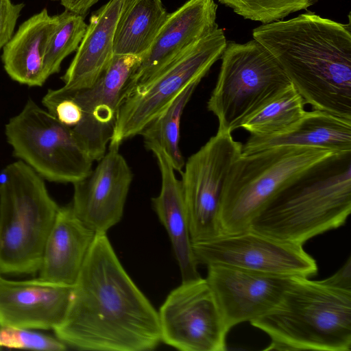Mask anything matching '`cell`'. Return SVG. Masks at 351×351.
Wrapping results in <instances>:
<instances>
[{"mask_svg": "<svg viewBox=\"0 0 351 351\" xmlns=\"http://www.w3.org/2000/svg\"><path fill=\"white\" fill-rule=\"evenodd\" d=\"M243 144L217 130L192 154L182 171V185L193 243L221 235L219 212L222 191Z\"/></svg>", "mask_w": 351, "mask_h": 351, "instance_id": "cell-10", "label": "cell"}, {"mask_svg": "<svg viewBox=\"0 0 351 351\" xmlns=\"http://www.w3.org/2000/svg\"><path fill=\"white\" fill-rule=\"evenodd\" d=\"M73 348L146 351L161 342L158 311L125 271L106 233L96 234L53 330Z\"/></svg>", "mask_w": 351, "mask_h": 351, "instance_id": "cell-1", "label": "cell"}, {"mask_svg": "<svg viewBox=\"0 0 351 351\" xmlns=\"http://www.w3.org/2000/svg\"><path fill=\"white\" fill-rule=\"evenodd\" d=\"M23 3L14 4L11 0H0V50L13 36Z\"/></svg>", "mask_w": 351, "mask_h": 351, "instance_id": "cell-30", "label": "cell"}, {"mask_svg": "<svg viewBox=\"0 0 351 351\" xmlns=\"http://www.w3.org/2000/svg\"><path fill=\"white\" fill-rule=\"evenodd\" d=\"M52 1H59V0H52Z\"/></svg>", "mask_w": 351, "mask_h": 351, "instance_id": "cell-33", "label": "cell"}, {"mask_svg": "<svg viewBox=\"0 0 351 351\" xmlns=\"http://www.w3.org/2000/svg\"><path fill=\"white\" fill-rule=\"evenodd\" d=\"M57 21V15L50 16L44 8L19 25L1 55L3 68L12 80L30 87L45 83L44 57Z\"/></svg>", "mask_w": 351, "mask_h": 351, "instance_id": "cell-22", "label": "cell"}, {"mask_svg": "<svg viewBox=\"0 0 351 351\" xmlns=\"http://www.w3.org/2000/svg\"><path fill=\"white\" fill-rule=\"evenodd\" d=\"M5 134L15 156L48 181L73 184L92 169L94 160L72 128L32 99L9 119Z\"/></svg>", "mask_w": 351, "mask_h": 351, "instance_id": "cell-8", "label": "cell"}, {"mask_svg": "<svg viewBox=\"0 0 351 351\" xmlns=\"http://www.w3.org/2000/svg\"><path fill=\"white\" fill-rule=\"evenodd\" d=\"M198 264L310 278L317 273L315 260L303 245L284 242L251 229L193 243Z\"/></svg>", "mask_w": 351, "mask_h": 351, "instance_id": "cell-13", "label": "cell"}, {"mask_svg": "<svg viewBox=\"0 0 351 351\" xmlns=\"http://www.w3.org/2000/svg\"><path fill=\"white\" fill-rule=\"evenodd\" d=\"M221 58L207 108L217 118V130L232 133L291 83L274 56L255 39L227 42Z\"/></svg>", "mask_w": 351, "mask_h": 351, "instance_id": "cell-7", "label": "cell"}, {"mask_svg": "<svg viewBox=\"0 0 351 351\" xmlns=\"http://www.w3.org/2000/svg\"><path fill=\"white\" fill-rule=\"evenodd\" d=\"M158 313L165 343L182 351L227 350L229 331L206 278L182 282Z\"/></svg>", "mask_w": 351, "mask_h": 351, "instance_id": "cell-11", "label": "cell"}, {"mask_svg": "<svg viewBox=\"0 0 351 351\" xmlns=\"http://www.w3.org/2000/svg\"><path fill=\"white\" fill-rule=\"evenodd\" d=\"M2 347L42 351L66 349V345L58 338L30 329L0 326V348Z\"/></svg>", "mask_w": 351, "mask_h": 351, "instance_id": "cell-28", "label": "cell"}, {"mask_svg": "<svg viewBox=\"0 0 351 351\" xmlns=\"http://www.w3.org/2000/svg\"><path fill=\"white\" fill-rule=\"evenodd\" d=\"M145 147L154 154L161 176L160 193L152 199L153 208L171 240L182 282L197 279L201 276L193 248L181 180L176 178L171 161L161 147L156 143Z\"/></svg>", "mask_w": 351, "mask_h": 351, "instance_id": "cell-18", "label": "cell"}, {"mask_svg": "<svg viewBox=\"0 0 351 351\" xmlns=\"http://www.w3.org/2000/svg\"><path fill=\"white\" fill-rule=\"evenodd\" d=\"M245 19L263 24L280 21L288 15L306 10L319 0H218Z\"/></svg>", "mask_w": 351, "mask_h": 351, "instance_id": "cell-27", "label": "cell"}, {"mask_svg": "<svg viewBox=\"0 0 351 351\" xmlns=\"http://www.w3.org/2000/svg\"><path fill=\"white\" fill-rule=\"evenodd\" d=\"M265 332L264 350H351V291L295 276L278 304L250 322Z\"/></svg>", "mask_w": 351, "mask_h": 351, "instance_id": "cell-4", "label": "cell"}, {"mask_svg": "<svg viewBox=\"0 0 351 351\" xmlns=\"http://www.w3.org/2000/svg\"><path fill=\"white\" fill-rule=\"evenodd\" d=\"M217 10V5L213 0H188L169 13L133 76L128 94L152 78L190 46L218 29Z\"/></svg>", "mask_w": 351, "mask_h": 351, "instance_id": "cell-17", "label": "cell"}, {"mask_svg": "<svg viewBox=\"0 0 351 351\" xmlns=\"http://www.w3.org/2000/svg\"><path fill=\"white\" fill-rule=\"evenodd\" d=\"M226 44L223 31L218 28L136 86L121 102L108 145L119 147L124 140L140 134L182 90L201 81L221 58Z\"/></svg>", "mask_w": 351, "mask_h": 351, "instance_id": "cell-9", "label": "cell"}, {"mask_svg": "<svg viewBox=\"0 0 351 351\" xmlns=\"http://www.w3.org/2000/svg\"><path fill=\"white\" fill-rule=\"evenodd\" d=\"M328 285L351 291V258L348 257L343 265L333 275L324 280Z\"/></svg>", "mask_w": 351, "mask_h": 351, "instance_id": "cell-31", "label": "cell"}, {"mask_svg": "<svg viewBox=\"0 0 351 351\" xmlns=\"http://www.w3.org/2000/svg\"><path fill=\"white\" fill-rule=\"evenodd\" d=\"M318 147L337 154L351 152V119L313 109L282 132L269 136H250L242 145L248 154L275 147Z\"/></svg>", "mask_w": 351, "mask_h": 351, "instance_id": "cell-21", "label": "cell"}, {"mask_svg": "<svg viewBox=\"0 0 351 351\" xmlns=\"http://www.w3.org/2000/svg\"><path fill=\"white\" fill-rule=\"evenodd\" d=\"M351 213V152L337 154L294 181L253 219L254 231L303 245L343 225Z\"/></svg>", "mask_w": 351, "mask_h": 351, "instance_id": "cell-3", "label": "cell"}, {"mask_svg": "<svg viewBox=\"0 0 351 351\" xmlns=\"http://www.w3.org/2000/svg\"><path fill=\"white\" fill-rule=\"evenodd\" d=\"M313 109L351 119V25L312 12L252 31Z\"/></svg>", "mask_w": 351, "mask_h": 351, "instance_id": "cell-2", "label": "cell"}, {"mask_svg": "<svg viewBox=\"0 0 351 351\" xmlns=\"http://www.w3.org/2000/svg\"><path fill=\"white\" fill-rule=\"evenodd\" d=\"M72 289L40 278L13 280L0 274V326L53 330L65 317Z\"/></svg>", "mask_w": 351, "mask_h": 351, "instance_id": "cell-16", "label": "cell"}, {"mask_svg": "<svg viewBox=\"0 0 351 351\" xmlns=\"http://www.w3.org/2000/svg\"><path fill=\"white\" fill-rule=\"evenodd\" d=\"M128 1L109 0L92 13L75 55L61 77L64 88H88L107 66L114 54L116 25Z\"/></svg>", "mask_w": 351, "mask_h": 351, "instance_id": "cell-20", "label": "cell"}, {"mask_svg": "<svg viewBox=\"0 0 351 351\" xmlns=\"http://www.w3.org/2000/svg\"><path fill=\"white\" fill-rule=\"evenodd\" d=\"M198 84L186 86L140 133L145 146L156 143L163 149L176 171L182 172L185 164L179 146L180 119Z\"/></svg>", "mask_w": 351, "mask_h": 351, "instance_id": "cell-25", "label": "cell"}, {"mask_svg": "<svg viewBox=\"0 0 351 351\" xmlns=\"http://www.w3.org/2000/svg\"><path fill=\"white\" fill-rule=\"evenodd\" d=\"M60 4L69 11L85 16L99 0H59Z\"/></svg>", "mask_w": 351, "mask_h": 351, "instance_id": "cell-32", "label": "cell"}, {"mask_svg": "<svg viewBox=\"0 0 351 351\" xmlns=\"http://www.w3.org/2000/svg\"><path fill=\"white\" fill-rule=\"evenodd\" d=\"M58 21L44 57L46 77L60 71L64 59L77 49L87 28L84 16L64 10L57 14Z\"/></svg>", "mask_w": 351, "mask_h": 351, "instance_id": "cell-26", "label": "cell"}, {"mask_svg": "<svg viewBox=\"0 0 351 351\" xmlns=\"http://www.w3.org/2000/svg\"><path fill=\"white\" fill-rule=\"evenodd\" d=\"M119 149L108 145L97 167L73 184L71 208L96 234H106L120 221L132 181V171Z\"/></svg>", "mask_w": 351, "mask_h": 351, "instance_id": "cell-15", "label": "cell"}, {"mask_svg": "<svg viewBox=\"0 0 351 351\" xmlns=\"http://www.w3.org/2000/svg\"><path fill=\"white\" fill-rule=\"evenodd\" d=\"M44 179L21 160L4 169L0 182V274L38 272L58 211Z\"/></svg>", "mask_w": 351, "mask_h": 351, "instance_id": "cell-6", "label": "cell"}, {"mask_svg": "<svg viewBox=\"0 0 351 351\" xmlns=\"http://www.w3.org/2000/svg\"><path fill=\"white\" fill-rule=\"evenodd\" d=\"M168 14L162 0H128L116 25L113 53L144 57Z\"/></svg>", "mask_w": 351, "mask_h": 351, "instance_id": "cell-23", "label": "cell"}, {"mask_svg": "<svg viewBox=\"0 0 351 351\" xmlns=\"http://www.w3.org/2000/svg\"><path fill=\"white\" fill-rule=\"evenodd\" d=\"M207 269L206 280L228 331L272 310L297 276L222 265H208Z\"/></svg>", "mask_w": 351, "mask_h": 351, "instance_id": "cell-14", "label": "cell"}, {"mask_svg": "<svg viewBox=\"0 0 351 351\" xmlns=\"http://www.w3.org/2000/svg\"><path fill=\"white\" fill-rule=\"evenodd\" d=\"M95 234L74 215L71 206L60 208L44 247L38 278L73 286Z\"/></svg>", "mask_w": 351, "mask_h": 351, "instance_id": "cell-19", "label": "cell"}, {"mask_svg": "<svg viewBox=\"0 0 351 351\" xmlns=\"http://www.w3.org/2000/svg\"><path fill=\"white\" fill-rule=\"evenodd\" d=\"M42 104L60 122L71 128L82 119V111L79 104L58 88L49 89L43 96Z\"/></svg>", "mask_w": 351, "mask_h": 351, "instance_id": "cell-29", "label": "cell"}, {"mask_svg": "<svg viewBox=\"0 0 351 351\" xmlns=\"http://www.w3.org/2000/svg\"><path fill=\"white\" fill-rule=\"evenodd\" d=\"M305 104L304 99L291 84L248 117L241 128L254 136L279 134L304 115Z\"/></svg>", "mask_w": 351, "mask_h": 351, "instance_id": "cell-24", "label": "cell"}, {"mask_svg": "<svg viewBox=\"0 0 351 351\" xmlns=\"http://www.w3.org/2000/svg\"><path fill=\"white\" fill-rule=\"evenodd\" d=\"M143 58L132 54H113L90 86L80 90H69L63 86L58 88L75 101L82 109V119L72 130L93 160H100L107 151L119 107Z\"/></svg>", "mask_w": 351, "mask_h": 351, "instance_id": "cell-12", "label": "cell"}, {"mask_svg": "<svg viewBox=\"0 0 351 351\" xmlns=\"http://www.w3.org/2000/svg\"><path fill=\"white\" fill-rule=\"evenodd\" d=\"M337 154L326 149L297 146L242 154L232 166L222 191L219 212L221 234L248 230L253 219L277 195Z\"/></svg>", "mask_w": 351, "mask_h": 351, "instance_id": "cell-5", "label": "cell"}]
</instances>
